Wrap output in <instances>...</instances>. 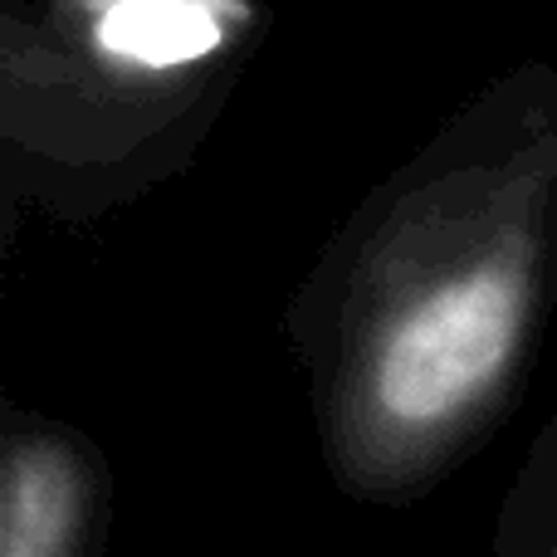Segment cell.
I'll list each match as a JSON object with an SVG mask.
<instances>
[{"label": "cell", "mask_w": 557, "mask_h": 557, "mask_svg": "<svg viewBox=\"0 0 557 557\" xmlns=\"http://www.w3.org/2000/svg\"><path fill=\"white\" fill-rule=\"evenodd\" d=\"M484 557H557V396L494 509Z\"/></svg>", "instance_id": "4"}, {"label": "cell", "mask_w": 557, "mask_h": 557, "mask_svg": "<svg viewBox=\"0 0 557 557\" xmlns=\"http://www.w3.org/2000/svg\"><path fill=\"white\" fill-rule=\"evenodd\" d=\"M117 474L94 431L10 396L0 406V557H108Z\"/></svg>", "instance_id": "2"}, {"label": "cell", "mask_w": 557, "mask_h": 557, "mask_svg": "<svg viewBox=\"0 0 557 557\" xmlns=\"http://www.w3.org/2000/svg\"><path fill=\"white\" fill-rule=\"evenodd\" d=\"M548 176L401 191L298 288L284 343L318 465L367 509L450 484L513 416L553 308Z\"/></svg>", "instance_id": "1"}, {"label": "cell", "mask_w": 557, "mask_h": 557, "mask_svg": "<svg viewBox=\"0 0 557 557\" xmlns=\"http://www.w3.org/2000/svg\"><path fill=\"white\" fill-rule=\"evenodd\" d=\"M235 0H103L94 39L108 59L133 69H182L221 49Z\"/></svg>", "instance_id": "3"}]
</instances>
